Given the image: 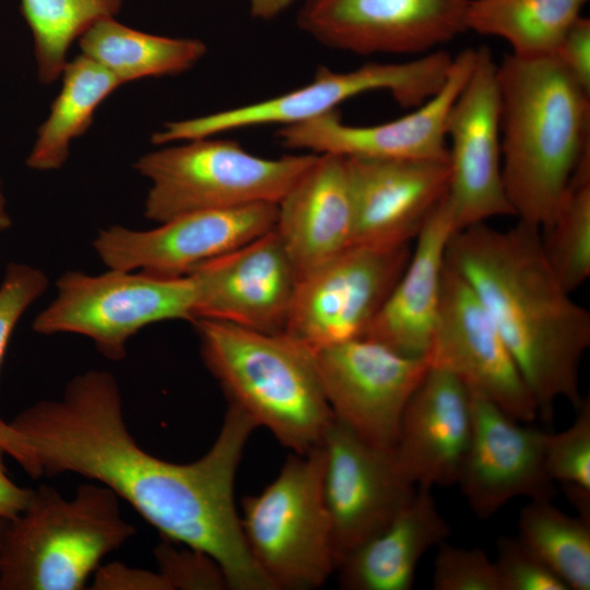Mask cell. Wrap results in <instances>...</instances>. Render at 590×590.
Instances as JSON below:
<instances>
[{
	"instance_id": "cell-1",
	"label": "cell",
	"mask_w": 590,
	"mask_h": 590,
	"mask_svg": "<svg viewBox=\"0 0 590 590\" xmlns=\"http://www.w3.org/2000/svg\"><path fill=\"white\" fill-rule=\"evenodd\" d=\"M257 427L227 403L220 433L201 458L166 461L130 433L115 376L90 369L70 379L59 398L39 400L4 421L0 445L33 479L73 473L108 487L163 539L213 557L228 589L269 590L234 500L237 468Z\"/></svg>"
},
{
	"instance_id": "cell-23",
	"label": "cell",
	"mask_w": 590,
	"mask_h": 590,
	"mask_svg": "<svg viewBox=\"0 0 590 590\" xmlns=\"http://www.w3.org/2000/svg\"><path fill=\"white\" fill-rule=\"evenodd\" d=\"M455 232L446 193L422 226L408 264L363 338L406 356H425L440 305L446 251Z\"/></svg>"
},
{
	"instance_id": "cell-36",
	"label": "cell",
	"mask_w": 590,
	"mask_h": 590,
	"mask_svg": "<svg viewBox=\"0 0 590 590\" xmlns=\"http://www.w3.org/2000/svg\"><path fill=\"white\" fill-rule=\"evenodd\" d=\"M553 56L590 93V20L580 15L568 28Z\"/></svg>"
},
{
	"instance_id": "cell-7",
	"label": "cell",
	"mask_w": 590,
	"mask_h": 590,
	"mask_svg": "<svg viewBox=\"0 0 590 590\" xmlns=\"http://www.w3.org/2000/svg\"><path fill=\"white\" fill-rule=\"evenodd\" d=\"M323 465L320 445L294 453L260 494L241 500L246 543L274 590L316 589L337 569Z\"/></svg>"
},
{
	"instance_id": "cell-28",
	"label": "cell",
	"mask_w": 590,
	"mask_h": 590,
	"mask_svg": "<svg viewBox=\"0 0 590 590\" xmlns=\"http://www.w3.org/2000/svg\"><path fill=\"white\" fill-rule=\"evenodd\" d=\"M518 524V538L569 590L590 589V520L568 516L551 499H532Z\"/></svg>"
},
{
	"instance_id": "cell-11",
	"label": "cell",
	"mask_w": 590,
	"mask_h": 590,
	"mask_svg": "<svg viewBox=\"0 0 590 590\" xmlns=\"http://www.w3.org/2000/svg\"><path fill=\"white\" fill-rule=\"evenodd\" d=\"M333 418L367 444L392 450L404 409L424 379V357L358 338L314 351Z\"/></svg>"
},
{
	"instance_id": "cell-29",
	"label": "cell",
	"mask_w": 590,
	"mask_h": 590,
	"mask_svg": "<svg viewBox=\"0 0 590 590\" xmlns=\"http://www.w3.org/2000/svg\"><path fill=\"white\" fill-rule=\"evenodd\" d=\"M120 8L121 0H21L39 81L51 84L61 76L72 43L99 20L115 17Z\"/></svg>"
},
{
	"instance_id": "cell-38",
	"label": "cell",
	"mask_w": 590,
	"mask_h": 590,
	"mask_svg": "<svg viewBox=\"0 0 590 590\" xmlns=\"http://www.w3.org/2000/svg\"><path fill=\"white\" fill-rule=\"evenodd\" d=\"M4 456L0 445V516L11 520L27 506L34 488L20 486L9 476Z\"/></svg>"
},
{
	"instance_id": "cell-35",
	"label": "cell",
	"mask_w": 590,
	"mask_h": 590,
	"mask_svg": "<svg viewBox=\"0 0 590 590\" xmlns=\"http://www.w3.org/2000/svg\"><path fill=\"white\" fill-rule=\"evenodd\" d=\"M494 563L502 590H569L518 536L498 539Z\"/></svg>"
},
{
	"instance_id": "cell-19",
	"label": "cell",
	"mask_w": 590,
	"mask_h": 590,
	"mask_svg": "<svg viewBox=\"0 0 590 590\" xmlns=\"http://www.w3.org/2000/svg\"><path fill=\"white\" fill-rule=\"evenodd\" d=\"M187 274L196 286L194 319L285 331L299 274L274 228Z\"/></svg>"
},
{
	"instance_id": "cell-15",
	"label": "cell",
	"mask_w": 590,
	"mask_h": 590,
	"mask_svg": "<svg viewBox=\"0 0 590 590\" xmlns=\"http://www.w3.org/2000/svg\"><path fill=\"white\" fill-rule=\"evenodd\" d=\"M470 0H304L299 28L335 50L424 55L467 31Z\"/></svg>"
},
{
	"instance_id": "cell-27",
	"label": "cell",
	"mask_w": 590,
	"mask_h": 590,
	"mask_svg": "<svg viewBox=\"0 0 590 590\" xmlns=\"http://www.w3.org/2000/svg\"><path fill=\"white\" fill-rule=\"evenodd\" d=\"M588 0H470L465 26L504 39L511 55L539 58L553 55L559 40L581 15Z\"/></svg>"
},
{
	"instance_id": "cell-41",
	"label": "cell",
	"mask_w": 590,
	"mask_h": 590,
	"mask_svg": "<svg viewBox=\"0 0 590 590\" xmlns=\"http://www.w3.org/2000/svg\"><path fill=\"white\" fill-rule=\"evenodd\" d=\"M8 520L7 518L0 516V542H1V539H2V534H3V531L5 529V526L8 523Z\"/></svg>"
},
{
	"instance_id": "cell-39",
	"label": "cell",
	"mask_w": 590,
	"mask_h": 590,
	"mask_svg": "<svg viewBox=\"0 0 590 590\" xmlns=\"http://www.w3.org/2000/svg\"><path fill=\"white\" fill-rule=\"evenodd\" d=\"M255 19L272 20L290 9L295 0H247Z\"/></svg>"
},
{
	"instance_id": "cell-12",
	"label": "cell",
	"mask_w": 590,
	"mask_h": 590,
	"mask_svg": "<svg viewBox=\"0 0 590 590\" xmlns=\"http://www.w3.org/2000/svg\"><path fill=\"white\" fill-rule=\"evenodd\" d=\"M497 66L488 48H476L473 69L448 116L447 200L456 232L515 215L503 182Z\"/></svg>"
},
{
	"instance_id": "cell-4",
	"label": "cell",
	"mask_w": 590,
	"mask_h": 590,
	"mask_svg": "<svg viewBox=\"0 0 590 590\" xmlns=\"http://www.w3.org/2000/svg\"><path fill=\"white\" fill-rule=\"evenodd\" d=\"M205 367L236 404L294 453L318 447L333 421L314 351L287 333L192 321Z\"/></svg>"
},
{
	"instance_id": "cell-40",
	"label": "cell",
	"mask_w": 590,
	"mask_h": 590,
	"mask_svg": "<svg viewBox=\"0 0 590 590\" xmlns=\"http://www.w3.org/2000/svg\"><path fill=\"white\" fill-rule=\"evenodd\" d=\"M11 225L12 221L7 210V200L2 191V182L0 179V233L9 229Z\"/></svg>"
},
{
	"instance_id": "cell-20",
	"label": "cell",
	"mask_w": 590,
	"mask_h": 590,
	"mask_svg": "<svg viewBox=\"0 0 590 590\" xmlns=\"http://www.w3.org/2000/svg\"><path fill=\"white\" fill-rule=\"evenodd\" d=\"M344 158L352 245L410 244L448 191L449 160Z\"/></svg>"
},
{
	"instance_id": "cell-32",
	"label": "cell",
	"mask_w": 590,
	"mask_h": 590,
	"mask_svg": "<svg viewBox=\"0 0 590 590\" xmlns=\"http://www.w3.org/2000/svg\"><path fill=\"white\" fill-rule=\"evenodd\" d=\"M435 590H502L494 560L479 547L441 542L434 560Z\"/></svg>"
},
{
	"instance_id": "cell-34",
	"label": "cell",
	"mask_w": 590,
	"mask_h": 590,
	"mask_svg": "<svg viewBox=\"0 0 590 590\" xmlns=\"http://www.w3.org/2000/svg\"><path fill=\"white\" fill-rule=\"evenodd\" d=\"M48 285L49 279L42 269L22 262L7 264L0 283V374L19 320Z\"/></svg>"
},
{
	"instance_id": "cell-18",
	"label": "cell",
	"mask_w": 590,
	"mask_h": 590,
	"mask_svg": "<svg viewBox=\"0 0 590 590\" xmlns=\"http://www.w3.org/2000/svg\"><path fill=\"white\" fill-rule=\"evenodd\" d=\"M472 434L457 484L481 519L491 518L518 497L552 499L546 469L550 434L510 417L472 392Z\"/></svg>"
},
{
	"instance_id": "cell-17",
	"label": "cell",
	"mask_w": 590,
	"mask_h": 590,
	"mask_svg": "<svg viewBox=\"0 0 590 590\" xmlns=\"http://www.w3.org/2000/svg\"><path fill=\"white\" fill-rule=\"evenodd\" d=\"M476 49L452 59L439 91L411 113L373 126L344 123L338 110L309 121L281 127L278 138L286 149L344 157L449 160L446 135L450 109L465 84Z\"/></svg>"
},
{
	"instance_id": "cell-6",
	"label": "cell",
	"mask_w": 590,
	"mask_h": 590,
	"mask_svg": "<svg viewBox=\"0 0 590 590\" xmlns=\"http://www.w3.org/2000/svg\"><path fill=\"white\" fill-rule=\"evenodd\" d=\"M315 156L266 158L234 140L209 137L163 145L134 169L150 181L144 216L160 224L192 212L278 203Z\"/></svg>"
},
{
	"instance_id": "cell-8",
	"label": "cell",
	"mask_w": 590,
	"mask_h": 590,
	"mask_svg": "<svg viewBox=\"0 0 590 590\" xmlns=\"http://www.w3.org/2000/svg\"><path fill=\"white\" fill-rule=\"evenodd\" d=\"M194 318L196 286L188 274L69 270L56 281L55 297L37 314L32 328L42 335H83L104 357L118 362L126 357L129 340L143 328Z\"/></svg>"
},
{
	"instance_id": "cell-26",
	"label": "cell",
	"mask_w": 590,
	"mask_h": 590,
	"mask_svg": "<svg viewBox=\"0 0 590 590\" xmlns=\"http://www.w3.org/2000/svg\"><path fill=\"white\" fill-rule=\"evenodd\" d=\"M61 76V90L26 158V165L34 170L60 169L68 161L72 141L90 128L96 108L122 85L83 54L66 63Z\"/></svg>"
},
{
	"instance_id": "cell-25",
	"label": "cell",
	"mask_w": 590,
	"mask_h": 590,
	"mask_svg": "<svg viewBox=\"0 0 590 590\" xmlns=\"http://www.w3.org/2000/svg\"><path fill=\"white\" fill-rule=\"evenodd\" d=\"M81 54L93 59L121 84L150 76L176 75L196 66L206 46L196 38L144 33L106 17L79 38Z\"/></svg>"
},
{
	"instance_id": "cell-31",
	"label": "cell",
	"mask_w": 590,
	"mask_h": 590,
	"mask_svg": "<svg viewBox=\"0 0 590 590\" xmlns=\"http://www.w3.org/2000/svg\"><path fill=\"white\" fill-rule=\"evenodd\" d=\"M573 424L550 434L546 469L559 482L579 517L590 520V400L583 398Z\"/></svg>"
},
{
	"instance_id": "cell-10",
	"label": "cell",
	"mask_w": 590,
	"mask_h": 590,
	"mask_svg": "<svg viewBox=\"0 0 590 590\" xmlns=\"http://www.w3.org/2000/svg\"><path fill=\"white\" fill-rule=\"evenodd\" d=\"M410 244L351 245L303 275L285 333L312 351L363 338L411 256Z\"/></svg>"
},
{
	"instance_id": "cell-37",
	"label": "cell",
	"mask_w": 590,
	"mask_h": 590,
	"mask_svg": "<svg viewBox=\"0 0 590 590\" xmlns=\"http://www.w3.org/2000/svg\"><path fill=\"white\" fill-rule=\"evenodd\" d=\"M92 585L93 589L101 590H169L158 571L129 567L120 562L98 566Z\"/></svg>"
},
{
	"instance_id": "cell-9",
	"label": "cell",
	"mask_w": 590,
	"mask_h": 590,
	"mask_svg": "<svg viewBox=\"0 0 590 590\" xmlns=\"http://www.w3.org/2000/svg\"><path fill=\"white\" fill-rule=\"evenodd\" d=\"M452 59L447 51L436 49L404 62H368L345 72L319 67L314 79L299 88L205 116L166 122L151 140L166 145L245 128L295 126L334 111L350 98L376 91L389 92L402 107H417L442 86Z\"/></svg>"
},
{
	"instance_id": "cell-33",
	"label": "cell",
	"mask_w": 590,
	"mask_h": 590,
	"mask_svg": "<svg viewBox=\"0 0 590 590\" xmlns=\"http://www.w3.org/2000/svg\"><path fill=\"white\" fill-rule=\"evenodd\" d=\"M158 573L169 590H221L228 589L219 563L209 554L163 539L154 550Z\"/></svg>"
},
{
	"instance_id": "cell-2",
	"label": "cell",
	"mask_w": 590,
	"mask_h": 590,
	"mask_svg": "<svg viewBox=\"0 0 590 590\" xmlns=\"http://www.w3.org/2000/svg\"><path fill=\"white\" fill-rule=\"evenodd\" d=\"M446 261L491 316L534 397L538 415L553 421L554 403L582 402L579 369L590 346V314L557 280L540 228L518 221L498 231L477 223L449 239Z\"/></svg>"
},
{
	"instance_id": "cell-14",
	"label": "cell",
	"mask_w": 590,
	"mask_h": 590,
	"mask_svg": "<svg viewBox=\"0 0 590 590\" xmlns=\"http://www.w3.org/2000/svg\"><path fill=\"white\" fill-rule=\"evenodd\" d=\"M278 203L184 214L150 229L102 228L92 245L107 269L186 275L274 228Z\"/></svg>"
},
{
	"instance_id": "cell-21",
	"label": "cell",
	"mask_w": 590,
	"mask_h": 590,
	"mask_svg": "<svg viewBox=\"0 0 590 590\" xmlns=\"http://www.w3.org/2000/svg\"><path fill=\"white\" fill-rule=\"evenodd\" d=\"M472 434V398L451 373L428 367L402 414L392 457L410 484H457Z\"/></svg>"
},
{
	"instance_id": "cell-22",
	"label": "cell",
	"mask_w": 590,
	"mask_h": 590,
	"mask_svg": "<svg viewBox=\"0 0 590 590\" xmlns=\"http://www.w3.org/2000/svg\"><path fill=\"white\" fill-rule=\"evenodd\" d=\"M274 229L299 279L352 245L353 205L344 156L316 154L278 202Z\"/></svg>"
},
{
	"instance_id": "cell-5",
	"label": "cell",
	"mask_w": 590,
	"mask_h": 590,
	"mask_svg": "<svg viewBox=\"0 0 590 590\" xmlns=\"http://www.w3.org/2000/svg\"><path fill=\"white\" fill-rule=\"evenodd\" d=\"M118 496L88 482L64 498L40 485L8 520L0 542V590H80L101 560L137 532Z\"/></svg>"
},
{
	"instance_id": "cell-24",
	"label": "cell",
	"mask_w": 590,
	"mask_h": 590,
	"mask_svg": "<svg viewBox=\"0 0 590 590\" xmlns=\"http://www.w3.org/2000/svg\"><path fill=\"white\" fill-rule=\"evenodd\" d=\"M430 489L418 487L380 532L352 550L338 565L345 590H410L422 557L450 535Z\"/></svg>"
},
{
	"instance_id": "cell-30",
	"label": "cell",
	"mask_w": 590,
	"mask_h": 590,
	"mask_svg": "<svg viewBox=\"0 0 590 590\" xmlns=\"http://www.w3.org/2000/svg\"><path fill=\"white\" fill-rule=\"evenodd\" d=\"M546 260L569 293L590 276V153L579 163L551 223L540 229Z\"/></svg>"
},
{
	"instance_id": "cell-3",
	"label": "cell",
	"mask_w": 590,
	"mask_h": 590,
	"mask_svg": "<svg viewBox=\"0 0 590 590\" xmlns=\"http://www.w3.org/2000/svg\"><path fill=\"white\" fill-rule=\"evenodd\" d=\"M502 173L520 221L545 227L590 153V93L553 55H508L497 66Z\"/></svg>"
},
{
	"instance_id": "cell-16",
	"label": "cell",
	"mask_w": 590,
	"mask_h": 590,
	"mask_svg": "<svg viewBox=\"0 0 590 590\" xmlns=\"http://www.w3.org/2000/svg\"><path fill=\"white\" fill-rule=\"evenodd\" d=\"M320 446L323 499L338 567L352 550L393 520L415 486L399 473L392 450L367 444L334 418Z\"/></svg>"
},
{
	"instance_id": "cell-13",
	"label": "cell",
	"mask_w": 590,
	"mask_h": 590,
	"mask_svg": "<svg viewBox=\"0 0 590 590\" xmlns=\"http://www.w3.org/2000/svg\"><path fill=\"white\" fill-rule=\"evenodd\" d=\"M510 417L531 423L538 416L533 394L495 323L468 282L445 263L437 320L424 356Z\"/></svg>"
}]
</instances>
